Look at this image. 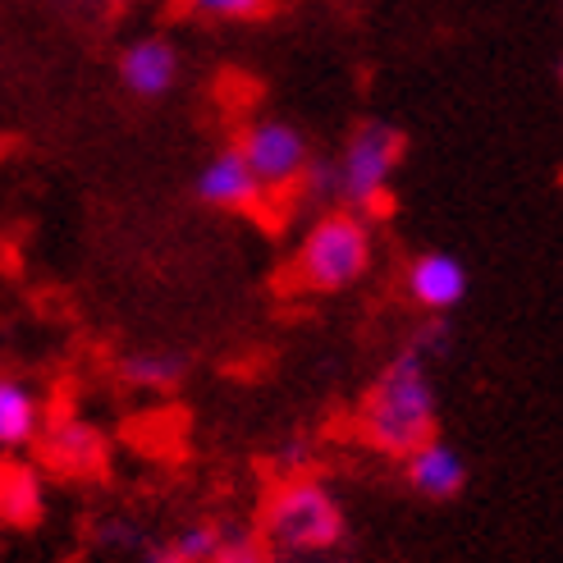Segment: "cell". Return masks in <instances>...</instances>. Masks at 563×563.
<instances>
[{"instance_id":"cell-16","label":"cell","mask_w":563,"mask_h":563,"mask_svg":"<svg viewBox=\"0 0 563 563\" xmlns=\"http://www.w3.org/2000/svg\"><path fill=\"white\" fill-rule=\"evenodd\" d=\"M211 563H271V550L247 531H224V545Z\"/></svg>"},{"instance_id":"cell-22","label":"cell","mask_w":563,"mask_h":563,"mask_svg":"<svg viewBox=\"0 0 563 563\" xmlns=\"http://www.w3.org/2000/svg\"><path fill=\"white\" fill-rule=\"evenodd\" d=\"M152 563H170V559H161V554H156V559H152Z\"/></svg>"},{"instance_id":"cell-21","label":"cell","mask_w":563,"mask_h":563,"mask_svg":"<svg viewBox=\"0 0 563 563\" xmlns=\"http://www.w3.org/2000/svg\"><path fill=\"white\" fill-rule=\"evenodd\" d=\"M82 5H101V0H82Z\"/></svg>"},{"instance_id":"cell-10","label":"cell","mask_w":563,"mask_h":563,"mask_svg":"<svg viewBox=\"0 0 563 563\" xmlns=\"http://www.w3.org/2000/svg\"><path fill=\"white\" fill-rule=\"evenodd\" d=\"M46 427V408L42 394L19 380V376H0V449H27L33 440H42Z\"/></svg>"},{"instance_id":"cell-2","label":"cell","mask_w":563,"mask_h":563,"mask_svg":"<svg viewBox=\"0 0 563 563\" xmlns=\"http://www.w3.org/2000/svg\"><path fill=\"white\" fill-rule=\"evenodd\" d=\"M349 541L344 504L312 476H294L266 499V545L275 554H330Z\"/></svg>"},{"instance_id":"cell-5","label":"cell","mask_w":563,"mask_h":563,"mask_svg":"<svg viewBox=\"0 0 563 563\" xmlns=\"http://www.w3.org/2000/svg\"><path fill=\"white\" fill-rule=\"evenodd\" d=\"M239 152L243 161L252 165V175H257L266 188H285V184H298L307 156V133L289 120H257L243 137H239Z\"/></svg>"},{"instance_id":"cell-23","label":"cell","mask_w":563,"mask_h":563,"mask_svg":"<svg viewBox=\"0 0 563 563\" xmlns=\"http://www.w3.org/2000/svg\"><path fill=\"white\" fill-rule=\"evenodd\" d=\"M559 78H563V60H559Z\"/></svg>"},{"instance_id":"cell-9","label":"cell","mask_w":563,"mask_h":563,"mask_svg":"<svg viewBox=\"0 0 563 563\" xmlns=\"http://www.w3.org/2000/svg\"><path fill=\"white\" fill-rule=\"evenodd\" d=\"M404 482L421 499H454L467 486V463L449 440L431 435L404 459Z\"/></svg>"},{"instance_id":"cell-13","label":"cell","mask_w":563,"mask_h":563,"mask_svg":"<svg viewBox=\"0 0 563 563\" xmlns=\"http://www.w3.org/2000/svg\"><path fill=\"white\" fill-rule=\"evenodd\" d=\"M188 376V357L175 349H133L120 357V380L133 389H175Z\"/></svg>"},{"instance_id":"cell-18","label":"cell","mask_w":563,"mask_h":563,"mask_svg":"<svg viewBox=\"0 0 563 563\" xmlns=\"http://www.w3.org/2000/svg\"><path fill=\"white\" fill-rule=\"evenodd\" d=\"M412 349H417L421 357H435V353H444V349H449V325H444V321H431V325H427V330H421L417 340H412Z\"/></svg>"},{"instance_id":"cell-17","label":"cell","mask_w":563,"mask_h":563,"mask_svg":"<svg viewBox=\"0 0 563 563\" xmlns=\"http://www.w3.org/2000/svg\"><path fill=\"white\" fill-rule=\"evenodd\" d=\"M188 10L211 14V19H257L266 14V0H184Z\"/></svg>"},{"instance_id":"cell-4","label":"cell","mask_w":563,"mask_h":563,"mask_svg":"<svg viewBox=\"0 0 563 563\" xmlns=\"http://www.w3.org/2000/svg\"><path fill=\"white\" fill-rule=\"evenodd\" d=\"M399 161H404V133L399 129L380 124V120L357 124L340 152V207H353L362 216L372 207H380L394 170H399Z\"/></svg>"},{"instance_id":"cell-14","label":"cell","mask_w":563,"mask_h":563,"mask_svg":"<svg viewBox=\"0 0 563 563\" xmlns=\"http://www.w3.org/2000/svg\"><path fill=\"white\" fill-rule=\"evenodd\" d=\"M220 545H224V527L192 522V527H184L179 537L161 550V559H170V563H211L220 554Z\"/></svg>"},{"instance_id":"cell-15","label":"cell","mask_w":563,"mask_h":563,"mask_svg":"<svg viewBox=\"0 0 563 563\" xmlns=\"http://www.w3.org/2000/svg\"><path fill=\"white\" fill-rule=\"evenodd\" d=\"M298 184H302V197H312V202H340V161L307 156Z\"/></svg>"},{"instance_id":"cell-7","label":"cell","mask_w":563,"mask_h":563,"mask_svg":"<svg viewBox=\"0 0 563 563\" xmlns=\"http://www.w3.org/2000/svg\"><path fill=\"white\" fill-rule=\"evenodd\" d=\"M120 82L143 101L165 97L179 82V46L170 37H133L120 51Z\"/></svg>"},{"instance_id":"cell-6","label":"cell","mask_w":563,"mask_h":563,"mask_svg":"<svg viewBox=\"0 0 563 563\" xmlns=\"http://www.w3.org/2000/svg\"><path fill=\"white\" fill-rule=\"evenodd\" d=\"M192 192L202 197L207 207H220V211H247V207H257L262 197H266V184L252 175V165L243 161L239 147H224L216 152L202 170H197V184Z\"/></svg>"},{"instance_id":"cell-8","label":"cell","mask_w":563,"mask_h":563,"mask_svg":"<svg viewBox=\"0 0 563 563\" xmlns=\"http://www.w3.org/2000/svg\"><path fill=\"white\" fill-rule=\"evenodd\" d=\"M408 298L431 317H444L467 298V266L454 252H421L408 266Z\"/></svg>"},{"instance_id":"cell-3","label":"cell","mask_w":563,"mask_h":563,"mask_svg":"<svg viewBox=\"0 0 563 563\" xmlns=\"http://www.w3.org/2000/svg\"><path fill=\"white\" fill-rule=\"evenodd\" d=\"M298 279L307 289L321 294H340L349 285H357L372 266V224L353 207H334L325 211L312 230L298 243Z\"/></svg>"},{"instance_id":"cell-12","label":"cell","mask_w":563,"mask_h":563,"mask_svg":"<svg viewBox=\"0 0 563 563\" xmlns=\"http://www.w3.org/2000/svg\"><path fill=\"white\" fill-rule=\"evenodd\" d=\"M46 514L42 472L23 459L0 463V522L5 527H37Z\"/></svg>"},{"instance_id":"cell-11","label":"cell","mask_w":563,"mask_h":563,"mask_svg":"<svg viewBox=\"0 0 563 563\" xmlns=\"http://www.w3.org/2000/svg\"><path fill=\"white\" fill-rule=\"evenodd\" d=\"M46 463L60 472H97L106 463V435L82 417H60L46 427Z\"/></svg>"},{"instance_id":"cell-19","label":"cell","mask_w":563,"mask_h":563,"mask_svg":"<svg viewBox=\"0 0 563 563\" xmlns=\"http://www.w3.org/2000/svg\"><path fill=\"white\" fill-rule=\"evenodd\" d=\"M97 541H101V545H137V527H129V522H120V518H110V522L97 531Z\"/></svg>"},{"instance_id":"cell-20","label":"cell","mask_w":563,"mask_h":563,"mask_svg":"<svg viewBox=\"0 0 563 563\" xmlns=\"http://www.w3.org/2000/svg\"><path fill=\"white\" fill-rule=\"evenodd\" d=\"M307 459H312V444H307V440H294V444H289V454H285V463H307Z\"/></svg>"},{"instance_id":"cell-1","label":"cell","mask_w":563,"mask_h":563,"mask_svg":"<svg viewBox=\"0 0 563 563\" xmlns=\"http://www.w3.org/2000/svg\"><path fill=\"white\" fill-rule=\"evenodd\" d=\"M440 394L431 380V357L412 344L394 353L362 399V431L389 459H408L421 440L435 435Z\"/></svg>"}]
</instances>
